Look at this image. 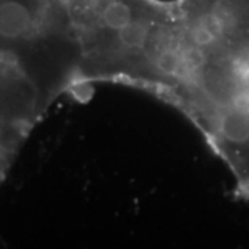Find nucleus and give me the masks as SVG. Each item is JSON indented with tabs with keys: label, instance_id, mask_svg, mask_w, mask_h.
<instances>
[{
	"label": "nucleus",
	"instance_id": "f03ea898",
	"mask_svg": "<svg viewBox=\"0 0 249 249\" xmlns=\"http://www.w3.org/2000/svg\"><path fill=\"white\" fill-rule=\"evenodd\" d=\"M47 107L32 80L0 61V183L27 134Z\"/></svg>",
	"mask_w": 249,
	"mask_h": 249
},
{
	"label": "nucleus",
	"instance_id": "f257e3e1",
	"mask_svg": "<svg viewBox=\"0 0 249 249\" xmlns=\"http://www.w3.org/2000/svg\"><path fill=\"white\" fill-rule=\"evenodd\" d=\"M202 64L178 88L211 145L249 198V0H187ZM191 43V42H190ZM176 90V91H178Z\"/></svg>",
	"mask_w": 249,
	"mask_h": 249
}]
</instances>
